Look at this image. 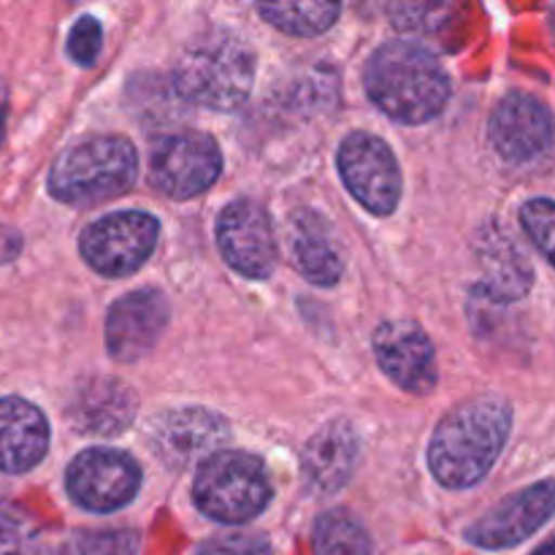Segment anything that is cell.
Listing matches in <instances>:
<instances>
[{
  "label": "cell",
  "instance_id": "obj_1",
  "mask_svg": "<svg viewBox=\"0 0 555 555\" xmlns=\"http://www.w3.org/2000/svg\"><path fill=\"white\" fill-rule=\"evenodd\" d=\"M513 412L499 396H477L439 423L428 448V466L448 488H469L496 464L507 442Z\"/></svg>",
  "mask_w": 555,
  "mask_h": 555
},
{
  "label": "cell",
  "instance_id": "obj_2",
  "mask_svg": "<svg viewBox=\"0 0 555 555\" xmlns=\"http://www.w3.org/2000/svg\"><path fill=\"white\" fill-rule=\"evenodd\" d=\"M363 79L369 98L388 117L406 125L437 117L450 95V79L439 60L417 43H385L372 54Z\"/></svg>",
  "mask_w": 555,
  "mask_h": 555
},
{
  "label": "cell",
  "instance_id": "obj_3",
  "mask_svg": "<svg viewBox=\"0 0 555 555\" xmlns=\"http://www.w3.org/2000/svg\"><path fill=\"white\" fill-rule=\"evenodd\" d=\"M255 79V54L242 38L215 33L195 41L173 68V85L195 106L231 112L247 101Z\"/></svg>",
  "mask_w": 555,
  "mask_h": 555
},
{
  "label": "cell",
  "instance_id": "obj_4",
  "mask_svg": "<svg viewBox=\"0 0 555 555\" xmlns=\"http://www.w3.org/2000/svg\"><path fill=\"white\" fill-rule=\"evenodd\" d=\"M139 171L133 144L119 135H92L54 160L49 190L54 198L74 206L101 204L125 193Z\"/></svg>",
  "mask_w": 555,
  "mask_h": 555
},
{
  "label": "cell",
  "instance_id": "obj_5",
  "mask_svg": "<svg viewBox=\"0 0 555 555\" xmlns=\"http://www.w3.org/2000/svg\"><path fill=\"white\" fill-rule=\"evenodd\" d=\"M195 504L220 524H244L266 509L271 482L266 466L249 453H215L204 461L193 486Z\"/></svg>",
  "mask_w": 555,
  "mask_h": 555
},
{
  "label": "cell",
  "instance_id": "obj_6",
  "mask_svg": "<svg viewBox=\"0 0 555 555\" xmlns=\"http://www.w3.org/2000/svg\"><path fill=\"white\" fill-rule=\"evenodd\" d=\"M160 225L144 211H119L92 222L79 238L87 263L106 276H128L144 266L155 249Z\"/></svg>",
  "mask_w": 555,
  "mask_h": 555
},
{
  "label": "cell",
  "instance_id": "obj_7",
  "mask_svg": "<svg viewBox=\"0 0 555 555\" xmlns=\"http://www.w3.org/2000/svg\"><path fill=\"white\" fill-rule=\"evenodd\" d=\"M339 171L347 190L372 215H390L399 204L401 173L393 152L372 133H350L339 146Z\"/></svg>",
  "mask_w": 555,
  "mask_h": 555
},
{
  "label": "cell",
  "instance_id": "obj_8",
  "mask_svg": "<svg viewBox=\"0 0 555 555\" xmlns=\"http://www.w3.org/2000/svg\"><path fill=\"white\" fill-rule=\"evenodd\" d=\"M222 168L215 139L198 130L166 135L152 155V184L171 198H195L217 182Z\"/></svg>",
  "mask_w": 555,
  "mask_h": 555
},
{
  "label": "cell",
  "instance_id": "obj_9",
  "mask_svg": "<svg viewBox=\"0 0 555 555\" xmlns=\"http://www.w3.org/2000/svg\"><path fill=\"white\" fill-rule=\"evenodd\" d=\"M141 469L117 450H85L68 466V493L90 513H114L139 493Z\"/></svg>",
  "mask_w": 555,
  "mask_h": 555
},
{
  "label": "cell",
  "instance_id": "obj_10",
  "mask_svg": "<svg viewBox=\"0 0 555 555\" xmlns=\"http://www.w3.org/2000/svg\"><path fill=\"white\" fill-rule=\"evenodd\" d=\"M228 423L211 410L190 406L171 410L152 423L150 442L157 459L173 469H188L198 461H209L228 442Z\"/></svg>",
  "mask_w": 555,
  "mask_h": 555
},
{
  "label": "cell",
  "instance_id": "obj_11",
  "mask_svg": "<svg viewBox=\"0 0 555 555\" xmlns=\"http://www.w3.org/2000/svg\"><path fill=\"white\" fill-rule=\"evenodd\" d=\"M217 242L228 266L253 280H266L276 266V242L266 209L255 201H233L217 220Z\"/></svg>",
  "mask_w": 555,
  "mask_h": 555
},
{
  "label": "cell",
  "instance_id": "obj_12",
  "mask_svg": "<svg viewBox=\"0 0 555 555\" xmlns=\"http://www.w3.org/2000/svg\"><path fill=\"white\" fill-rule=\"evenodd\" d=\"M553 515V482L545 480L534 488L515 493V496L504 499L499 507L482 520H477L466 540L477 547H488V551H504L518 542L529 540L545 520Z\"/></svg>",
  "mask_w": 555,
  "mask_h": 555
},
{
  "label": "cell",
  "instance_id": "obj_13",
  "mask_svg": "<svg viewBox=\"0 0 555 555\" xmlns=\"http://www.w3.org/2000/svg\"><path fill=\"white\" fill-rule=\"evenodd\" d=\"M168 323V304L157 291H135L114 301L106 320V345L117 361L144 358Z\"/></svg>",
  "mask_w": 555,
  "mask_h": 555
},
{
  "label": "cell",
  "instance_id": "obj_14",
  "mask_svg": "<svg viewBox=\"0 0 555 555\" xmlns=\"http://www.w3.org/2000/svg\"><path fill=\"white\" fill-rule=\"evenodd\" d=\"M374 352L383 372L410 393H428L437 385L431 339L415 323H385L374 334Z\"/></svg>",
  "mask_w": 555,
  "mask_h": 555
},
{
  "label": "cell",
  "instance_id": "obj_15",
  "mask_svg": "<svg viewBox=\"0 0 555 555\" xmlns=\"http://www.w3.org/2000/svg\"><path fill=\"white\" fill-rule=\"evenodd\" d=\"M139 399L130 385L114 377H90L76 385L68 401V421L87 437H117L133 423Z\"/></svg>",
  "mask_w": 555,
  "mask_h": 555
},
{
  "label": "cell",
  "instance_id": "obj_16",
  "mask_svg": "<svg viewBox=\"0 0 555 555\" xmlns=\"http://www.w3.org/2000/svg\"><path fill=\"white\" fill-rule=\"evenodd\" d=\"M491 144L504 160H534L551 144V112L537 98L513 92L493 112Z\"/></svg>",
  "mask_w": 555,
  "mask_h": 555
},
{
  "label": "cell",
  "instance_id": "obj_17",
  "mask_svg": "<svg viewBox=\"0 0 555 555\" xmlns=\"http://www.w3.org/2000/svg\"><path fill=\"white\" fill-rule=\"evenodd\" d=\"M49 448L47 417L30 401L0 399V472L25 475L41 464Z\"/></svg>",
  "mask_w": 555,
  "mask_h": 555
},
{
  "label": "cell",
  "instance_id": "obj_18",
  "mask_svg": "<svg viewBox=\"0 0 555 555\" xmlns=\"http://www.w3.org/2000/svg\"><path fill=\"white\" fill-rule=\"evenodd\" d=\"M358 459L356 431L347 421H331L304 448V477L320 493H336L347 486Z\"/></svg>",
  "mask_w": 555,
  "mask_h": 555
},
{
  "label": "cell",
  "instance_id": "obj_19",
  "mask_svg": "<svg viewBox=\"0 0 555 555\" xmlns=\"http://www.w3.org/2000/svg\"><path fill=\"white\" fill-rule=\"evenodd\" d=\"M293 260L298 271L314 285L328 287L339 282L341 255L320 215L314 217L312 211L293 215Z\"/></svg>",
  "mask_w": 555,
  "mask_h": 555
},
{
  "label": "cell",
  "instance_id": "obj_20",
  "mask_svg": "<svg viewBox=\"0 0 555 555\" xmlns=\"http://www.w3.org/2000/svg\"><path fill=\"white\" fill-rule=\"evenodd\" d=\"M480 258L486 271V293L496 301H513L531 287V269L515 244L504 242V236L491 233V238H482Z\"/></svg>",
  "mask_w": 555,
  "mask_h": 555
},
{
  "label": "cell",
  "instance_id": "obj_21",
  "mask_svg": "<svg viewBox=\"0 0 555 555\" xmlns=\"http://www.w3.org/2000/svg\"><path fill=\"white\" fill-rule=\"evenodd\" d=\"M314 551L318 555H372V540L350 513L331 509L314 524Z\"/></svg>",
  "mask_w": 555,
  "mask_h": 555
},
{
  "label": "cell",
  "instance_id": "obj_22",
  "mask_svg": "<svg viewBox=\"0 0 555 555\" xmlns=\"http://www.w3.org/2000/svg\"><path fill=\"white\" fill-rule=\"evenodd\" d=\"M339 3H263L260 14L291 36H318L339 16Z\"/></svg>",
  "mask_w": 555,
  "mask_h": 555
},
{
  "label": "cell",
  "instance_id": "obj_23",
  "mask_svg": "<svg viewBox=\"0 0 555 555\" xmlns=\"http://www.w3.org/2000/svg\"><path fill=\"white\" fill-rule=\"evenodd\" d=\"M139 537L133 531H90L70 542L68 555H135Z\"/></svg>",
  "mask_w": 555,
  "mask_h": 555
},
{
  "label": "cell",
  "instance_id": "obj_24",
  "mask_svg": "<svg viewBox=\"0 0 555 555\" xmlns=\"http://www.w3.org/2000/svg\"><path fill=\"white\" fill-rule=\"evenodd\" d=\"M520 222L526 233L537 242L545 258H553V201L534 198L520 209Z\"/></svg>",
  "mask_w": 555,
  "mask_h": 555
},
{
  "label": "cell",
  "instance_id": "obj_25",
  "mask_svg": "<svg viewBox=\"0 0 555 555\" xmlns=\"http://www.w3.org/2000/svg\"><path fill=\"white\" fill-rule=\"evenodd\" d=\"M390 14H393L396 25L404 27V30L415 33H434L448 22L450 5L431 3V5H390Z\"/></svg>",
  "mask_w": 555,
  "mask_h": 555
},
{
  "label": "cell",
  "instance_id": "obj_26",
  "mask_svg": "<svg viewBox=\"0 0 555 555\" xmlns=\"http://www.w3.org/2000/svg\"><path fill=\"white\" fill-rule=\"evenodd\" d=\"M101 22H98L95 16H81V20L70 27L68 54L79 65H92L98 60V54H101Z\"/></svg>",
  "mask_w": 555,
  "mask_h": 555
},
{
  "label": "cell",
  "instance_id": "obj_27",
  "mask_svg": "<svg viewBox=\"0 0 555 555\" xmlns=\"http://www.w3.org/2000/svg\"><path fill=\"white\" fill-rule=\"evenodd\" d=\"M0 555H38L36 531L16 518H0Z\"/></svg>",
  "mask_w": 555,
  "mask_h": 555
},
{
  "label": "cell",
  "instance_id": "obj_28",
  "mask_svg": "<svg viewBox=\"0 0 555 555\" xmlns=\"http://www.w3.org/2000/svg\"><path fill=\"white\" fill-rule=\"evenodd\" d=\"M195 555H271V547L263 537L236 534V537H220V540H211L209 545L201 547Z\"/></svg>",
  "mask_w": 555,
  "mask_h": 555
},
{
  "label": "cell",
  "instance_id": "obj_29",
  "mask_svg": "<svg viewBox=\"0 0 555 555\" xmlns=\"http://www.w3.org/2000/svg\"><path fill=\"white\" fill-rule=\"evenodd\" d=\"M22 253V236L11 225L0 222V266L11 263Z\"/></svg>",
  "mask_w": 555,
  "mask_h": 555
},
{
  "label": "cell",
  "instance_id": "obj_30",
  "mask_svg": "<svg viewBox=\"0 0 555 555\" xmlns=\"http://www.w3.org/2000/svg\"><path fill=\"white\" fill-rule=\"evenodd\" d=\"M5 114H9V92H5V87L0 85V144H3V135H5Z\"/></svg>",
  "mask_w": 555,
  "mask_h": 555
},
{
  "label": "cell",
  "instance_id": "obj_31",
  "mask_svg": "<svg viewBox=\"0 0 555 555\" xmlns=\"http://www.w3.org/2000/svg\"><path fill=\"white\" fill-rule=\"evenodd\" d=\"M534 555H553V545H545V547H540V551H537Z\"/></svg>",
  "mask_w": 555,
  "mask_h": 555
}]
</instances>
